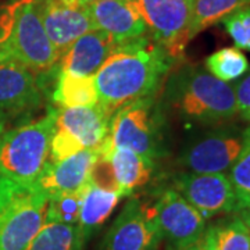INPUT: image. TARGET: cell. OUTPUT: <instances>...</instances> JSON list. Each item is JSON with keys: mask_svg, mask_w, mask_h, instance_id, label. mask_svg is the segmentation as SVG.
<instances>
[{"mask_svg": "<svg viewBox=\"0 0 250 250\" xmlns=\"http://www.w3.org/2000/svg\"><path fill=\"white\" fill-rule=\"evenodd\" d=\"M177 62L149 35L117 45L93 75L99 103L114 114L126 103L154 96Z\"/></svg>", "mask_w": 250, "mask_h": 250, "instance_id": "1", "label": "cell"}, {"mask_svg": "<svg viewBox=\"0 0 250 250\" xmlns=\"http://www.w3.org/2000/svg\"><path fill=\"white\" fill-rule=\"evenodd\" d=\"M159 103L163 111L202 126L229 124L239 114L232 85L199 65H185L168 74Z\"/></svg>", "mask_w": 250, "mask_h": 250, "instance_id": "2", "label": "cell"}, {"mask_svg": "<svg viewBox=\"0 0 250 250\" xmlns=\"http://www.w3.org/2000/svg\"><path fill=\"white\" fill-rule=\"evenodd\" d=\"M0 57L43 75L60 56L46 34L38 0H10L0 6Z\"/></svg>", "mask_w": 250, "mask_h": 250, "instance_id": "3", "label": "cell"}, {"mask_svg": "<svg viewBox=\"0 0 250 250\" xmlns=\"http://www.w3.org/2000/svg\"><path fill=\"white\" fill-rule=\"evenodd\" d=\"M54 125L56 108H49L42 118L4 132L0 139V177L36 184L49 161Z\"/></svg>", "mask_w": 250, "mask_h": 250, "instance_id": "4", "label": "cell"}, {"mask_svg": "<svg viewBox=\"0 0 250 250\" xmlns=\"http://www.w3.org/2000/svg\"><path fill=\"white\" fill-rule=\"evenodd\" d=\"M164 111L156 95L126 103L113 114L100 153L121 147L156 160L164 153Z\"/></svg>", "mask_w": 250, "mask_h": 250, "instance_id": "5", "label": "cell"}, {"mask_svg": "<svg viewBox=\"0 0 250 250\" xmlns=\"http://www.w3.org/2000/svg\"><path fill=\"white\" fill-rule=\"evenodd\" d=\"M47 200L36 184L0 177V250H25L45 224Z\"/></svg>", "mask_w": 250, "mask_h": 250, "instance_id": "6", "label": "cell"}, {"mask_svg": "<svg viewBox=\"0 0 250 250\" xmlns=\"http://www.w3.org/2000/svg\"><path fill=\"white\" fill-rule=\"evenodd\" d=\"M243 145V131L224 124L190 139L179 153L177 164L188 172L221 174L229 171Z\"/></svg>", "mask_w": 250, "mask_h": 250, "instance_id": "7", "label": "cell"}, {"mask_svg": "<svg viewBox=\"0 0 250 250\" xmlns=\"http://www.w3.org/2000/svg\"><path fill=\"white\" fill-rule=\"evenodd\" d=\"M135 4L150 39L179 62L190 42V0H135Z\"/></svg>", "mask_w": 250, "mask_h": 250, "instance_id": "8", "label": "cell"}, {"mask_svg": "<svg viewBox=\"0 0 250 250\" xmlns=\"http://www.w3.org/2000/svg\"><path fill=\"white\" fill-rule=\"evenodd\" d=\"M167 250H182L197 241L207 228L206 218L174 188H166L153 205Z\"/></svg>", "mask_w": 250, "mask_h": 250, "instance_id": "9", "label": "cell"}, {"mask_svg": "<svg viewBox=\"0 0 250 250\" xmlns=\"http://www.w3.org/2000/svg\"><path fill=\"white\" fill-rule=\"evenodd\" d=\"M161 242L153 206L132 197L110 227L103 250H157Z\"/></svg>", "mask_w": 250, "mask_h": 250, "instance_id": "10", "label": "cell"}, {"mask_svg": "<svg viewBox=\"0 0 250 250\" xmlns=\"http://www.w3.org/2000/svg\"><path fill=\"white\" fill-rule=\"evenodd\" d=\"M172 188L206 220L238 211L232 185L224 172H181L175 175Z\"/></svg>", "mask_w": 250, "mask_h": 250, "instance_id": "11", "label": "cell"}, {"mask_svg": "<svg viewBox=\"0 0 250 250\" xmlns=\"http://www.w3.org/2000/svg\"><path fill=\"white\" fill-rule=\"evenodd\" d=\"M39 13L59 56L78 38L95 29L89 6L78 0H38Z\"/></svg>", "mask_w": 250, "mask_h": 250, "instance_id": "12", "label": "cell"}, {"mask_svg": "<svg viewBox=\"0 0 250 250\" xmlns=\"http://www.w3.org/2000/svg\"><path fill=\"white\" fill-rule=\"evenodd\" d=\"M41 77L24 65L0 57V111L17 114L35 110L42 103Z\"/></svg>", "mask_w": 250, "mask_h": 250, "instance_id": "13", "label": "cell"}, {"mask_svg": "<svg viewBox=\"0 0 250 250\" xmlns=\"http://www.w3.org/2000/svg\"><path fill=\"white\" fill-rule=\"evenodd\" d=\"M113 113L100 103L85 107L56 108V128L85 149H100L108 134Z\"/></svg>", "mask_w": 250, "mask_h": 250, "instance_id": "14", "label": "cell"}, {"mask_svg": "<svg viewBox=\"0 0 250 250\" xmlns=\"http://www.w3.org/2000/svg\"><path fill=\"white\" fill-rule=\"evenodd\" d=\"M95 29L110 35L117 45L147 35L135 0H98L89 4Z\"/></svg>", "mask_w": 250, "mask_h": 250, "instance_id": "15", "label": "cell"}, {"mask_svg": "<svg viewBox=\"0 0 250 250\" xmlns=\"http://www.w3.org/2000/svg\"><path fill=\"white\" fill-rule=\"evenodd\" d=\"M99 153L100 149H85L62 161H47L36 185L47 197L83 189Z\"/></svg>", "mask_w": 250, "mask_h": 250, "instance_id": "16", "label": "cell"}, {"mask_svg": "<svg viewBox=\"0 0 250 250\" xmlns=\"http://www.w3.org/2000/svg\"><path fill=\"white\" fill-rule=\"evenodd\" d=\"M116 47L114 39L106 32L99 29L89 31L60 56V70L75 75L93 77Z\"/></svg>", "mask_w": 250, "mask_h": 250, "instance_id": "17", "label": "cell"}, {"mask_svg": "<svg viewBox=\"0 0 250 250\" xmlns=\"http://www.w3.org/2000/svg\"><path fill=\"white\" fill-rule=\"evenodd\" d=\"M121 197L118 192L106 190L88 182L82 196L80 218L75 225L81 250L85 249L90 236L107 221Z\"/></svg>", "mask_w": 250, "mask_h": 250, "instance_id": "18", "label": "cell"}, {"mask_svg": "<svg viewBox=\"0 0 250 250\" xmlns=\"http://www.w3.org/2000/svg\"><path fill=\"white\" fill-rule=\"evenodd\" d=\"M102 154L111 163L121 196H131L152 178L154 161L139 153L116 147Z\"/></svg>", "mask_w": 250, "mask_h": 250, "instance_id": "19", "label": "cell"}, {"mask_svg": "<svg viewBox=\"0 0 250 250\" xmlns=\"http://www.w3.org/2000/svg\"><path fill=\"white\" fill-rule=\"evenodd\" d=\"M53 100L59 107H85L98 104L99 96L93 77L75 75L60 70L54 85Z\"/></svg>", "mask_w": 250, "mask_h": 250, "instance_id": "20", "label": "cell"}, {"mask_svg": "<svg viewBox=\"0 0 250 250\" xmlns=\"http://www.w3.org/2000/svg\"><path fill=\"white\" fill-rule=\"evenodd\" d=\"M246 6H250V0H190L189 39Z\"/></svg>", "mask_w": 250, "mask_h": 250, "instance_id": "21", "label": "cell"}, {"mask_svg": "<svg viewBox=\"0 0 250 250\" xmlns=\"http://www.w3.org/2000/svg\"><path fill=\"white\" fill-rule=\"evenodd\" d=\"M205 68L223 82H232L242 78L249 71L250 64L248 57L241 49L223 47L210 54L205 62Z\"/></svg>", "mask_w": 250, "mask_h": 250, "instance_id": "22", "label": "cell"}, {"mask_svg": "<svg viewBox=\"0 0 250 250\" xmlns=\"http://www.w3.org/2000/svg\"><path fill=\"white\" fill-rule=\"evenodd\" d=\"M25 250H81L77 227L45 221Z\"/></svg>", "mask_w": 250, "mask_h": 250, "instance_id": "23", "label": "cell"}, {"mask_svg": "<svg viewBox=\"0 0 250 250\" xmlns=\"http://www.w3.org/2000/svg\"><path fill=\"white\" fill-rule=\"evenodd\" d=\"M228 178L236 197L238 211L250 208V126L243 131L241 153L229 168Z\"/></svg>", "mask_w": 250, "mask_h": 250, "instance_id": "24", "label": "cell"}, {"mask_svg": "<svg viewBox=\"0 0 250 250\" xmlns=\"http://www.w3.org/2000/svg\"><path fill=\"white\" fill-rule=\"evenodd\" d=\"M217 250H250V232L239 214L211 224Z\"/></svg>", "mask_w": 250, "mask_h": 250, "instance_id": "25", "label": "cell"}, {"mask_svg": "<svg viewBox=\"0 0 250 250\" xmlns=\"http://www.w3.org/2000/svg\"><path fill=\"white\" fill-rule=\"evenodd\" d=\"M85 188L75 192H65V193H59V195L49 197L47 210H46V221L77 225L78 218H80L81 203H82Z\"/></svg>", "mask_w": 250, "mask_h": 250, "instance_id": "26", "label": "cell"}, {"mask_svg": "<svg viewBox=\"0 0 250 250\" xmlns=\"http://www.w3.org/2000/svg\"><path fill=\"white\" fill-rule=\"evenodd\" d=\"M223 24L235 46L241 50L250 52V6L233 11L224 18Z\"/></svg>", "mask_w": 250, "mask_h": 250, "instance_id": "27", "label": "cell"}, {"mask_svg": "<svg viewBox=\"0 0 250 250\" xmlns=\"http://www.w3.org/2000/svg\"><path fill=\"white\" fill-rule=\"evenodd\" d=\"M89 184L98 188H102V189H106V190H113V192L120 193L111 163L102 153H99V157L96 159L92 170H90Z\"/></svg>", "mask_w": 250, "mask_h": 250, "instance_id": "28", "label": "cell"}, {"mask_svg": "<svg viewBox=\"0 0 250 250\" xmlns=\"http://www.w3.org/2000/svg\"><path fill=\"white\" fill-rule=\"evenodd\" d=\"M233 90H235V98H236L239 113L243 114L250 108V74H248L241 81H238L236 85L233 86Z\"/></svg>", "mask_w": 250, "mask_h": 250, "instance_id": "29", "label": "cell"}, {"mask_svg": "<svg viewBox=\"0 0 250 250\" xmlns=\"http://www.w3.org/2000/svg\"><path fill=\"white\" fill-rule=\"evenodd\" d=\"M182 250H217L215 249V242H214V233H213V227L207 225L206 231L203 235L195 241L192 245L187 246L185 249Z\"/></svg>", "mask_w": 250, "mask_h": 250, "instance_id": "30", "label": "cell"}, {"mask_svg": "<svg viewBox=\"0 0 250 250\" xmlns=\"http://www.w3.org/2000/svg\"><path fill=\"white\" fill-rule=\"evenodd\" d=\"M236 213L243 220V223L246 224V227H248V229H249L250 232V208H243V210H239Z\"/></svg>", "mask_w": 250, "mask_h": 250, "instance_id": "31", "label": "cell"}, {"mask_svg": "<svg viewBox=\"0 0 250 250\" xmlns=\"http://www.w3.org/2000/svg\"><path fill=\"white\" fill-rule=\"evenodd\" d=\"M4 125H6V114H3L0 111V139H1V136L4 134Z\"/></svg>", "mask_w": 250, "mask_h": 250, "instance_id": "32", "label": "cell"}, {"mask_svg": "<svg viewBox=\"0 0 250 250\" xmlns=\"http://www.w3.org/2000/svg\"><path fill=\"white\" fill-rule=\"evenodd\" d=\"M80 3H82V4H86V6H89V4H92V3H95V1H98V0H78Z\"/></svg>", "mask_w": 250, "mask_h": 250, "instance_id": "33", "label": "cell"}, {"mask_svg": "<svg viewBox=\"0 0 250 250\" xmlns=\"http://www.w3.org/2000/svg\"><path fill=\"white\" fill-rule=\"evenodd\" d=\"M242 117H243V120H246V121H250V108L248 110V111H245V113L242 114Z\"/></svg>", "mask_w": 250, "mask_h": 250, "instance_id": "34", "label": "cell"}]
</instances>
